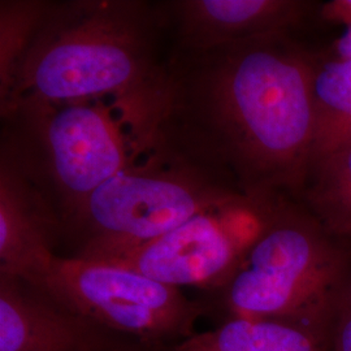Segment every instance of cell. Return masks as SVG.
<instances>
[{
	"label": "cell",
	"instance_id": "6da1fadb",
	"mask_svg": "<svg viewBox=\"0 0 351 351\" xmlns=\"http://www.w3.org/2000/svg\"><path fill=\"white\" fill-rule=\"evenodd\" d=\"M313 60L291 34L171 50L120 119L134 150L185 162L254 201H297L313 159Z\"/></svg>",
	"mask_w": 351,
	"mask_h": 351
},
{
	"label": "cell",
	"instance_id": "7a4b0ae2",
	"mask_svg": "<svg viewBox=\"0 0 351 351\" xmlns=\"http://www.w3.org/2000/svg\"><path fill=\"white\" fill-rule=\"evenodd\" d=\"M167 1H53L14 78L8 101H103L121 111L163 68Z\"/></svg>",
	"mask_w": 351,
	"mask_h": 351
},
{
	"label": "cell",
	"instance_id": "3957f363",
	"mask_svg": "<svg viewBox=\"0 0 351 351\" xmlns=\"http://www.w3.org/2000/svg\"><path fill=\"white\" fill-rule=\"evenodd\" d=\"M350 275V239L284 199L272 204L261 236L220 290L230 317L288 320L329 337Z\"/></svg>",
	"mask_w": 351,
	"mask_h": 351
},
{
	"label": "cell",
	"instance_id": "277c9868",
	"mask_svg": "<svg viewBox=\"0 0 351 351\" xmlns=\"http://www.w3.org/2000/svg\"><path fill=\"white\" fill-rule=\"evenodd\" d=\"M114 107L104 101L16 99L0 107V156L43 191L63 226L134 155Z\"/></svg>",
	"mask_w": 351,
	"mask_h": 351
},
{
	"label": "cell",
	"instance_id": "5b68a950",
	"mask_svg": "<svg viewBox=\"0 0 351 351\" xmlns=\"http://www.w3.org/2000/svg\"><path fill=\"white\" fill-rule=\"evenodd\" d=\"M246 198L199 169L154 150L132 160L63 226L73 258L110 262L220 204Z\"/></svg>",
	"mask_w": 351,
	"mask_h": 351
},
{
	"label": "cell",
	"instance_id": "8992f818",
	"mask_svg": "<svg viewBox=\"0 0 351 351\" xmlns=\"http://www.w3.org/2000/svg\"><path fill=\"white\" fill-rule=\"evenodd\" d=\"M36 288L98 326L150 343L190 339L204 311L181 289L117 264L73 256L56 255Z\"/></svg>",
	"mask_w": 351,
	"mask_h": 351
},
{
	"label": "cell",
	"instance_id": "52a82bcc",
	"mask_svg": "<svg viewBox=\"0 0 351 351\" xmlns=\"http://www.w3.org/2000/svg\"><path fill=\"white\" fill-rule=\"evenodd\" d=\"M274 203L250 198L228 202L107 263L175 288L220 290L261 236Z\"/></svg>",
	"mask_w": 351,
	"mask_h": 351
},
{
	"label": "cell",
	"instance_id": "ba28073f",
	"mask_svg": "<svg viewBox=\"0 0 351 351\" xmlns=\"http://www.w3.org/2000/svg\"><path fill=\"white\" fill-rule=\"evenodd\" d=\"M126 339L26 281L0 276V351H129Z\"/></svg>",
	"mask_w": 351,
	"mask_h": 351
},
{
	"label": "cell",
	"instance_id": "9c48e42d",
	"mask_svg": "<svg viewBox=\"0 0 351 351\" xmlns=\"http://www.w3.org/2000/svg\"><path fill=\"white\" fill-rule=\"evenodd\" d=\"M62 221L24 171L0 156V276L38 287L56 258Z\"/></svg>",
	"mask_w": 351,
	"mask_h": 351
},
{
	"label": "cell",
	"instance_id": "30bf717a",
	"mask_svg": "<svg viewBox=\"0 0 351 351\" xmlns=\"http://www.w3.org/2000/svg\"><path fill=\"white\" fill-rule=\"evenodd\" d=\"M171 50L202 51L249 38L291 34L308 16L302 0H173L167 1Z\"/></svg>",
	"mask_w": 351,
	"mask_h": 351
},
{
	"label": "cell",
	"instance_id": "8fae6325",
	"mask_svg": "<svg viewBox=\"0 0 351 351\" xmlns=\"http://www.w3.org/2000/svg\"><path fill=\"white\" fill-rule=\"evenodd\" d=\"M173 351H330V343L326 335L288 320L230 317L177 343Z\"/></svg>",
	"mask_w": 351,
	"mask_h": 351
},
{
	"label": "cell",
	"instance_id": "7c38bea8",
	"mask_svg": "<svg viewBox=\"0 0 351 351\" xmlns=\"http://www.w3.org/2000/svg\"><path fill=\"white\" fill-rule=\"evenodd\" d=\"M311 164L351 145V59L313 60Z\"/></svg>",
	"mask_w": 351,
	"mask_h": 351
},
{
	"label": "cell",
	"instance_id": "4fadbf2b",
	"mask_svg": "<svg viewBox=\"0 0 351 351\" xmlns=\"http://www.w3.org/2000/svg\"><path fill=\"white\" fill-rule=\"evenodd\" d=\"M297 202L330 233L351 241V145L311 164Z\"/></svg>",
	"mask_w": 351,
	"mask_h": 351
},
{
	"label": "cell",
	"instance_id": "5bb4252c",
	"mask_svg": "<svg viewBox=\"0 0 351 351\" xmlns=\"http://www.w3.org/2000/svg\"><path fill=\"white\" fill-rule=\"evenodd\" d=\"M53 1H0V104L8 101L14 78Z\"/></svg>",
	"mask_w": 351,
	"mask_h": 351
},
{
	"label": "cell",
	"instance_id": "9a60e30c",
	"mask_svg": "<svg viewBox=\"0 0 351 351\" xmlns=\"http://www.w3.org/2000/svg\"><path fill=\"white\" fill-rule=\"evenodd\" d=\"M330 351H351V308L342 307L337 311L329 333Z\"/></svg>",
	"mask_w": 351,
	"mask_h": 351
},
{
	"label": "cell",
	"instance_id": "2e32d148",
	"mask_svg": "<svg viewBox=\"0 0 351 351\" xmlns=\"http://www.w3.org/2000/svg\"><path fill=\"white\" fill-rule=\"evenodd\" d=\"M322 16L328 21L341 23L351 27V0H333L326 3L322 10Z\"/></svg>",
	"mask_w": 351,
	"mask_h": 351
},
{
	"label": "cell",
	"instance_id": "e0dca14e",
	"mask_svg": "<svg viewBox=\"0 0 351 351\" xmlns=\"http://www.w3.org/2000/svg\"><path fill=\"white\" fill-rule=\"evenodd\" d=\"M335 52L339 59H351V27L348 32L335 42Z\"/></svg>",
	"mask_w": 351,
	"mask_h": 351
},
{
	"label": "cell",
	"instance_id": "ac0fdd59",
	"mask_svg": "<svg viewBox=\"0 0 351 351\" xmlns=\"http://www.w3.org/2000/svg\"><path fill=\"white\" fill-rule=\"evenodd\" d=\"M342 307H350L351 308V275L348 278L345 288L342 290L341 298H339V310Z\"/></svg>",
	"mask_w": 351,
	"mask_h": 351
}]
</instances>
